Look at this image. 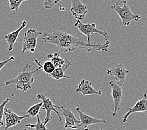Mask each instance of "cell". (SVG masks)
Listing matches in <instances>:
<instances>
[{
	"label": "cell",
	"instance_id": "6da1fadb",
	"mask_svg": "<svg viewBox=\"0 0 147 130\" xmlns=\"http://www.w3.org/2000/svg\"><path fill=\"white\" fill-rule=\"evenodd\" d=\"M82 34L73 35L66 31H55L50 34L42 35L41 39L44 43L55 45L58 50L63 53L83 49H86L88 53L91 51H107L110 47V41H105L103 43L88 44Z\"/></svg>",
	"mask_w": 147,
	"mask_h": 130
},
{
	"label": "cell",
	"instance_id": "4316f807",
	"mask_svg": "<svg viewBox=\"0 0 147 130\" xmlns=\"http://www.w3.org/2000/svg\"><path fill=\"white\" fill-rule=\"evenodd\" d=\"M48 1V0H44V3H46Z\"/></svg>",
	"mask_w": 147,
	"mask_h": 130
},
{
	"label": "cell",
	"instance_id": "d6986e66",
	"mask_svg": "<svg viewBox=\"0 0 147 130\" xmlns=\"http://www.w3.org/2000/svg\"><path fill=\"white\" fill-rule=\"evenodd\" d=\"M43 106V102H41L38 103L34 104L33 106L30 107L26 111V115H29L30 117H35L40 113L41 108Z\"/></svg>",
	"mask_w": 147,
	"mask_h": 130
},
{
	"label": "cell",
	"instance_id": "9c48e42d",
	"mask_svg": "<svg viewBox=\"0 0 147 130\" xmlns=\"http://www.w3.org/2000/svg\"><path fill=\"white\" fill-rule=\"evenodd\" d=\"M61 110V115L65 118V128L76 129L81 127V121L77 119L70 108L62 106Z\"/></svg>",
	"mask_w": 147,
	"mask_h": 130
},
{
	"label": "cell",
	"instance_id": "ac0fdd59",
	"mask_svg": "<svg viewBox=\"0 0 147 130\" xmlns=\"http://www.w3.org/2000/svg\"><path fill=\"white\" fill-rule=\"evenodd\" d=\"M34 62H35L36 64L41 67V69H43V71L45 73L48 74V75H50L51 73L53 72V71L55 69V66L53 63H51V61H48L45 62L43 65L41 64L39 59H34Z\"/></svg>",
	"mask_w": 147,
	"mask_h": 130
},
{
	"label": "cell",
	"instance_id": "f1b7e54d",
	"mask_svg": "<svg viewBox=\"0 0 147 130\" xmlns=\"http://www.w3.org/2000/svg\"><path fill=\"white\" fill-rule=\"evenodd\" d=\"M100 130H103V129H100Z\"/></svg>",
	"mask_w": 147,
	"mask_h": 130
},
{
	"label": "cell",
	"instance_id": "7402d4cb",
	"mask_svg": "<svg viewBox=\"0 0 147 130\" xmlns=\"http://www.w3.org/2000/svg\"><path fill=\"white\" fill-rule=\"evenodd\" d=\"M10 9L13 11H18L21 5L24 1L28 0H8Z\"/></svg>",
	"mask_w": 147,
	"mask_h": 130
},
{
	"label": "cell",
	"instance_id": "30bf717a",
	"mask_svg": "<svg viewBox=\"0 0 147 130\" xmlns=\"http://www.w3.org/2000/svg\"><path fill=\"white\" fill-rule=\"evenodd\" d=\"M127 110H128L127 113L122 117V121L123 123L128 121V117L132 114L147 112V94H143L142 99L138 100L132 108H127Z\"/></svg>",
	"mask_w": 147,
	"mask_h": 130
},
{
	"label": "cell",
	"instance_id": "8fae6325",
	"mask_svg": "<svg viewBox=\"0 0 147 130\" xmlns=\"http://www.w3.org/2000/svg\"><path fill=\"white\" fill-rule=\"evenodd\" d=\"M4 116L5 118V130H8L9 128L13 127L20 124L24 119L29 118V115L20 116L14 113L8 108H5Z\"/></svg>",
	"mask_w": 147,
	"mask_h": 130
},
{
	"label": "cell",
	"instance_id": "4fadbf2b",
	"mask_svg": "<svg viewBox=\"0 0 147 130\" xmlns=\"http://www.w3.org/2000/svg\"><path fill=\"white\" fill-rule=\"evenodd\" d=\"M75 92L76 93H82L83 97H85L87 95H94V94L101 96L102 94L101 90H96L93 87L92 83L86 79H82L80 82Z\"/></svg>",
	"mask_w": 147,
	"mask_h": 130
},
{
	"label": "cell",
	"instance_id": "d4e9b609",
	"mask_svg": "<svg viewBox=\"0 0 147 130\" xmlns=\"http://www.w3.org/2000/svg\"><path fill=\"white\" fill-rule=\"evenodd\" d=\"M61 1V0H55V1H54V5L58 4V3L60 2Z\"/></svg>",
	"mask_w": 147,
	"mask_h": 130
},
{
	"label": "cell",
	"instance_id": "44dd1931",
	"mask_svg": "<svg viewBox=\"0 0 147 130\" xmlns=\"http://www.w3.org/2000/svg\"><path fill=\"white\" fill-rule=\"evenodd\" d=\"M36 118H37L36 123H35V124H31V123L26 124V125H25L26 127L33 128L35 130H48L46 127V125L44 124V123L41 121L39 115L37 116Z\"/></svg>",
	"mask_w": 147,
	"mask_h": 130
},
{
	"label": "cell",
	"instance_id": "83f0119b",
	"mask_svg": "<svg viewBox=\"0 0 147 130\" xmlns=\"http://www.w3.org/2000/svg\"><path fill=\"white\" fill-rule=\"evenodd\" d=\"M23 130H28V129H23Z\"/></svg>",
	"mask_w": 147,
	"mask_h": 130
},
{
	"label": "cell",
	"instance_id": "5b68a950",
	"mask_svg": "<svg viewBox=\"0 0 147 130\" xmlns=\"http://www.w3.org/2000/svg\"><path fill=\"white\" fill-rule=\"evenodd\" d=\"M36 98L38 100H41L43 102V106H42L43 108H42V110L46 111V117H45L43 121L45 125H46L49 121H50L51 119H53V117H52V116L51 115V113L52 111H54L55 113L57 114L59 121H62V118L61 117V115H59V112L57 110H59V109H61L62 106H57V105L54 104L50 98L47 97L44 94H37Z\"/></svg>",
	"mask_w": 147,
	"mask_h": 130
},
{
	"label": "cell",
	"instance_id": "e0dca14e",
	"mask_svg": "<svg viewBox=\"0 0 147 130\" xmlns=\"http://www.w3.org/2000/svg\"><path fill=\"white\" fill-rule=\"evenodd\" d=\"M47 58L50 59V61L54 65L55 68H58L63 65L66 62V59L61 58L58 53H49L47 55Z\"/></svg>",
	"mask_w": 147,
	"mask_h": 130
},
{
	"label": "cell",
	"instance_id": "cb8c5ba5",
	"mask_svg": "<svg viewBox=\"0 0 147 130\" xmlns=\"http://www.w3.org/2000/svg\"><path fill=\"white\" fill-rule=\"evenodd\" d=\"M54 5V1L53 0H48V1L46 3H44V6L46 9L50 10L52 9Z\"/></svg>",
	"mask_w": 147,
	"mask_h": 130
},
{
	"label": "cell",
	"instance_id": "603a6c76",
	"mask_svg": "<svg viewBox=\"0 0 147 130\" xmlns=\"http://www.w3.org/2000/svg\"><path fill=\"white\" fill-rule=\"evenodd\" d=\"M15 60V58L14 57H11L10 58H9L8 59H6V60H4L3 61H0V71L5 67V66L8 64V63L11 62V61H13Z\"/></svg>",
	"mask_w": 147,
	"mask_h": 130
},
{
	"label": "cell",
	"instance_id": "7a4b0ae2",
	"mask_svg": "<svg viewBox=\"0 0 147 130\" xmlns=\"http://www.w3.org/2000/svg\"><path fill=\"white\" fill-rule=\"evenodd\" d=\"M33 67V65L26 64L22 68L17 76L5 82V85L8 86L9 85H15L16 89L22 91L23 92H26L28 90L31 88V85L34 83V79L33 78L34 74H35L41 69V67L34 70H31L30 68Z\"/></svg>",
	"mask_w": 147,
	"mask_h": 130
},
{
	"label": "cell",
	"instance_id": "277c9868",
	"mask_svg": "<svg viewBox=\"0 0 147 130\" xmlns=\"http://www.w3.org/2000/svg\"><path fill=\"white\" fill-rule=\"evenodd\" d=\"M74 26L79 30L80 33L85 35L87 38V42L88 44H92L91 37L94 34H98L105 38V41H110V37L107 31H104L98 29L95 23H83L81 21L76 20L74 23Z\"/></svg>",
	"mask_w": 147,
	"mask_h": 130
},
{
	"label": "cell",
	"instance_id": "2e32d148",
	"mask_svg": "<svg viewBox=\"0 0 147 130\" xmlns=\"http://www.w3.org/2000/svg\"><path fill=\"white\" fill-rule=\"evenodd\" d=\"M27 25V22L25 20H24L22 22V24L16 30L13 31V32L10 33L8 34H6L5 36V40H6L7 43L8 44V51H11L13 50L14 45H15V43L16 42L17 39H18L19 34L21 31H22L24 28H25Z\"/></svg>",
	"mask_w": 147,
	"mask_h": 130
},
{
	"label": "cell",
	"instance_id": "484cf974",
	"mask_svg": "<svg viewBox=\"0 0 147 130\" xmlns=\"http://www.w3.org/2000/svg\"><path fill=\"white\" fill-rule=\"evenodd\" d=\"M84 130H89V129H88V128H84Z\"/></svg>",
	"mask_w": 147,
	"mask_h": 130
},
{
	"label": "cell",
	"instance_id": "ffe728a7",
	"mask_svg": "<svg viewBox=\"0 0 147 130\" xmlns=\"http://www.w3.org/2000/svg\"><path fill=\"white\" fill-rule=\"evenodd\" d=\"M15 96V94L12 93L9 97L7 98L6 99L0 104V127L4 125V121H3V117H4L5 106L9 103V101L11 100V98Z\"/></svg>",
	"mask_w": 147,
	"mask_h": 130
},
{
	"label": "cell",
	"instance_id": "5bb4252c",
	"mask_svg": "<svg viewBox=\"0 0 147 130\" xmlns=\"http://www.w3.org/2000/svg\"><path fill=\"white\" fill-rule=\"evenodd\" d=\"M76 111L78 113L79 118L80 119V121H81V126L83 127L88 128V126L93 125H96V124H107V121L105 118L103 119H98L93 118L92 117L84 113L80 110V108H76Z\"/></svg>",
	"mask_w": 147,
	"mask_h": 130
},
{
	"label": "cell",
	"instance_id": "52a82bcc",
	"mask_svg": "<svg viewBox=\"0 0 147 130\" xmlns=\"http://www.w3.org/2000/svg\"><path fill=\"white\" fill-rule=\"evenodd\" d=\"M129 73V70L126 69L122 63L111 65L110 68L108 69L106 72L108 76L114 77L117 83L121 86H123L125 82L127 75Z\"/></svg>",
	"mask_w": 147,
	"mask_h": 130
},
{
	"label": "cell",
	"instance_id": "7c38bea8",
	"mask_svg": "<svg viewBox=\"0 0 147 130\" xmlns=\"http://www.w3.org/2000/svg\"><path fill=\"white\" fill-rule=\"evenodd\" d=\"M70 12L76 20L82 21L85 19L88 10L80 0H71Z\"/></svg>",
	"mask_w": 147,
	"mask_h": 130
},
{
	"label": "cell",
	"instance_id": "3957f363",
	"mask_svg": "<svg viewBox=\"0 0 147 130\" xmlns=\"http://www.w3.org/2000/svg\"><path fill=\"white\" fill-rule=\"evenodd\" d=\"M111 9L118 14L122 21V24L125 26H129L133 21L137 22L142 18L141 16L132 13L127 0H117L116 3L111 6Z\"/></svg>",
	"mask_w": 147,
	"mask_h": 130
},
{
	"label": "cell",
	"instance_id": "8992f818",
	"mask_svg": "<svg viewBox=\"0 0 147 130\" xmlns=\"http://www.w3.org/2000/svg\"><path fill=\"white\" fill-rule=\"evenodd\" d=\"M41 35H43V33L34 29H30L24 32L22 44L23 53L26 52L34 53L35 51L38 38Z\"/></svg>",
	"mask_w": 147,
	"mask_h": 130
},
{
	"label": "cell",
	"instance_id": "ba28073f",
	"mask_svg": "<svg viewBox=\"0 0 147 130\" xmlns=\"http://www.w3.org/2000/svg\"><path fill=\"white\" fill-rule=\"evenodd\" d=\"M109 85L111 88V96L113 98L114 109L111 113V117L116 118L118 111L121 110V102L123 98V88L113 81H110Z\"/></svg>",
	"mask_w": 147,
	"mask_h": 130
},
{
	"label": "cell",
	"instance_id": "9a60e30c",
	"mask_svg": "<svg viewBox=\"0 0 147 130\" xmlns=\"http://www.w3.org/2000/svg\"><path fill=\"white\" fill-rule=\"evenodd\" d=\"M71 65H72L71 63L69 61L68 59H66L65 64L63 65L59 66V67L55 68L53 72L51 73L50 75H49V76L57 81L63 78L70 79H71L70 77L66 75L65 72L69 66H71Z\"/></svg>",
	"mask_w": 147,
	"mask_h": 130
}]
</instances>
